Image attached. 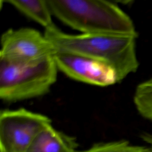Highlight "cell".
<instances>
[{
  "label": "cell",
  "mask_w": 152,
  "mask_h": 152,
  "mask_svg": "<svg viewBox=\"0 0 152 152\" xmlns=\"http://www.w3.org/2000/svg\"><path fill=\"white\" fill-rule=\"evenodd\" d=\"M46 38L56 50H66L102 61L115 71L118 83L137 71L139 63L136 36L112 34H71L55 25L46 28Z\"/></svg>",
  "instance_id": "obj_1"
},
{
  "label": "cell",
  "mask_w": 152,
  "mask_h": 152,
  "mask_svg": "<svg viewBox=\"0 0 152 152\" xmlns=\"http://www.w3.org/2000/svg\"><path fill=\"white\" fill-rule=\"evenodd\" d=\"M52 15L86 34L137 37L131 18L116 4L105 0H47Z\"/></svg>",
  "instance_id": "obj_2"
},
{
  "label": "cell",
  "mask_w": 152,
  "mask_h": 152,
  "mask_svg": "<svg viewBox=\"0 0 152 152\" xmlns=\"http://www.w3.org/2000/svg\"><path fill=\"white\" fill-rule=\"evenodd\" d=\"M58 71L53 56L24 65L0 61L1 99L15 102L43 96L55 83Z\"/></svg>",
  "instance_id": "obj_3"
},
{
  "label": "cell",
  "mask_w": 152,
  "mask_h": 152,
  "mask_svg": "<svg viewBox=\"0 0 152 152\" xmlns=\"http://www.w3.org/2000/svg\"><path fill=\"white\" fill-rule=\"evenodd\" d=\"M51 125L52 121L47 116L24 108L2 110L1 152H26L37 135Z\"/></svg>",
  "instance_id": "obj_4"
},
{
  "label": "cell",
  "mask_w": 152,
  "mask_h": 152,
  "mask_svg": "<svg viewBox=\"0 0 152 152\" xmlns=\"http://www.w3.org/2000/svg\"><path fill=\"white\" fill-rule=\"evenodd\" d=\"M0 61L30 65L53 56L56 51L45 34L28 27L9 29L1 39Z\"/></svg>",
  "instance_id": "obj_5"
},
{
  "label": "cell",
  "mask_w": 152,
  "mask_h": 152,
  "mask_svg": "<svg viewBox=\"0 0 152 152\" xmlns=\"http://www.w3.org/2000/svg\"><path fill=\"white\" fill-rule=\"evenodd\" d=\"M53 57L58 70L73 80L100 87L118 83L113 69L102 61L63 50H56Z\"/></svg>",
  "instance_id": "obj_6"
},
{
  "label": "cell",
  "mask_w": 152,
  "mask_h": 152,
  "mask_svg": "<svg viewBox=\"0 0 152 152\" xmlns=\"http://www.w3.org/2000/svg\"><path fill=\"white\" fill-rule=\"evenodd\" d=\"M77 147L75 137L51 125L37 135L26 152H76Z\"/></svg>",
  "instance_id": "obj_7"
},
{
  "label": "cell",
  "mask_w": 152,
  "mask_h": 152,
  "mask_svg": "<svg viewBox=\"0 0 152 152\" xmlns=\"http://www.w3.org/2000/svg\"><path fill=\"white\" fill-rule=\"evenodd\" d=\"M6 2L27 17L44 27L45 29L55 25L47 0H8Z\"/></svg>",
  "instance_id": "obj_8"
},
{
  "label": "cell",
  "mask_w": 152,
  "mask_h": 152,
  "mask_svg": "<svg viewBox=\"0 0 152 152\" xmlns=\"http://www.w3.org/2000/svg\"><path fill=\"white\" fill-rule=\"evenodd\" d=\"M134 102L139 113L152 121V79L138 85L134 96Z\"/></svg>",
  "instance_id": "obj_9"
},
{
  "label": "cell",
  "mask_w": 152,
  "mask_h": 152,
  "mask_svg": "<svg viewBox=\"0 0 152 152\" xmlns=\"http://www.w3.org/2000/svg\"><path fill=\"white\" fill-rule=\"evenodd\" d=\"M76 152H151V150L148 146L132 145L128 141L122 140L97 143L87 150Z\"/></svg>",
  "instance_id": "obj_10"
},
{
  "label": "cell",
  "mask_w": 152,
  "mask_h": 152,
  "mask_svg": "<svg viewBox=\"0 0 152 152\" xmlns=\"http://www.w3.org/2000/svg\"><path fill=\"white\" fill-rule=\"evenodd\" d=\"M141 139L145 142L148 145L152 152V134L150 133L144 132L141 135Z\"/></svg>",
  "instance_id": "obj_11"
}]
</instances>
